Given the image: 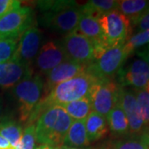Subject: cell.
<instances>
[{
	"label": "cell",
	"instance_id": "obj_1",
	"mask_svg": "<svg viewBox=\"0 0 149 149\" xmlns=\"http://www.w3.org/2000/svg\"><path fill=\"white\" fill-rule=\"evenodd\" d=\"M98 80V77L86 69L84 73L55 86L33 109L26 125L34 123L42 112L50 107H61L70 102L88 97L91 87Z\"/></svg>",
	"mask_w": 149,
	"mask_h": 149
},
{
	"label": "cell",
	"instance_id": "obj_24",
	"mask_svg": "<svg viewBox=\"0 0 149 149\" xmlns=\"http://www.w3.org/2000/svg\"><path fill=\"white\" fill-rule=\"evenodd\" d=\"M19 38L0 37V63H4L14 58Z\"/></svg>",
	"mask_w": 149,
	"mask_h": 149
},
{
	"label": "cell",
	"instance_id": "obj_14",
	"mask_svg": "<svg viewBox=\"0 0 149 149\" xmlns=\"http://www.w3.org/2000/svg\"><path fill=\"white\" fill-rule=\"evenodd\" d=\"M119 85L133 86L134 89H143L149 81V65L142 59L135 60L126 69L118 73Z\"/></svg>",
	"mask_w": 149,
	"mask_h": 149
},
{
	"label": "cell",
	"instance_id": "obj_13",
	"mask_svg": "<svg viewBox=\"0 0 149 149\" xmlns=\"http://www.w3.org/2000/svg\"><path fill=\"white\" fill-rule=\"evenodd\" d=\"M119 103L128 119L129 134L138 135L143 130L145 124L133 90H126L122 87Z\"/></svg>",
	"mask_w": 149,
	"mask_h": 149
},
{
	"label": "cell",
	"instance_id": "obj_31",
	"mask_svg": "<svg viewBox=\"0 0 149 149\" xmlns=\"http://www.w3.org/2000/svg\"><path fill=\"white\" fill-rule=\"evenodd\" d=\"M138 55L142 58V60L145 61L149 65V44L143 50L138 52Z\"/></svg>",
	"mask_w": 149,
	"mask_h": 149
},
{
	"label": "cell",
	"instance_id": "obj_37",
	"mask_svg": "<svg viewBox=\"0 0 149 149\" xmlns=\"http://www.w3.org/2000/svg\"><path fill=\"white\" fill-rule=\"evenodd\" d=\"M0 149H14V148H13V147H10V148H0Z\"/></svg>",
	"mask_w": 149,
	"mask_h": 149
},
{
	"label": "cell",
	"instance_id": "obj_18",
	"mask_svg": "<svg viewBox=\"0 0 149 149\" xmlns=\"http://www.w3.org/2000/svg\"><path fill=\"white\" fill-rule=\"evenodd\" d=\"M91 144L87 138L85 120H74L65 135L64 145L70 148H82Z\"/></svg>",
	"mask_w": 149,
	"mask_h": 149
},
{
	"label": "cell",
	"instance_id": "obj_22",
	"mask_svg": "<svg viewBox=\"0 0 149 149\" xmlns=\"http://www.w3.org/2000/svg\"><path fill=\"white\" fill-rule=\"evenodd\" d=\"M61 108L74 120H85L92 110L91 100L88 97L70 102L62 105Z\"/></svg>",
	"mask_w": 149,
	"mask_h": 149
},
{
	"label": "cell",
	"instance_id": "obj_3",
	"mask_svg": "<svg viewBox=\"0 0 149 149\" xmlns=\"http://www.w3.org/2000/svg\"><path fill=\"white\" fill-rule=\"evenodd\" d=\"M44 80L38 74H31L12 88L18 104L19 120L27 124L33 109L40 103L44 94Z\"/></svg>",
	"mask_w": 149,
	"mask_h": 149
},
{
	"label": "cell",
	"instance_id": "obj_26",
	"mask_svg": "<svg viewBox=\"0 0 149 149\" xmlns=\"http://www.w3.org/2000/svg\"><path fill=\"white\" fill-rule=\"evenodd\" d=\"M145 126L149 125V93L144 89H133Z\"/></svg>",
	"mask_w": 149,
	"mask_h": 149
},
{
	"label": "cell",
	"instance_id": "obj_27",
	"mask_svg": "<svg viewBox=\"0 0 149 149\" xmlns=\"http://www.w3.org/2000/svg\"><path fill=\"white\" fill-rule=\"evenodd\" d=\"M74 1H39L37 2V6L41 11L46 13H56L58 11L63 10L67 8L76 5Z\"/></svg>",
	"mask_w": 149,
	"mask_h": 149
},
{
	"label": "cell",
	"instance_id": "obj_28",
	"mask_svg": "<svg viewBox=\"0 0 149 149\" xmlns=\"http://www.w3.org/2000/svg\"><path fill=\"white\" fill-rule=\"evenodd\" d=\"M149 44V30L139 32L137 34L129 37L127 42L125 43V47L128 51L132 53L137 48Z\"/></svg>",
	"mask_w": 149,
	"mask_h": 149
},
{
	"label": "cell",
	"instance_id": "obj_30",
	"mask_svg": "<svg viewBox=\"0 0 149 149\" xmlns=\"http://www.w3.org/2000/svg\"><path fill=\"white\" fill-rule=\"evenodd\" d=\"M131 26L137 27L139 32L149 30V8L136 21L131 23Z\"/></svg>",
	"mask_w": 149,
	"mask_h": 149
},
{
	"label": "cell",
	"instance_id": "obj_10",
	"mask_svg": "<svg viewBox=\"0 0 149 149\" xmlns=\"http://www.w3.org/2000/svg\"><path fill=\"white\" fill-rule=\"evenodd\" d=\"M42 39V33L38 27L33 26L27 29L19 38L13 59L31 66L41 48Z\"/></svg>",
	"mask_w": 149,
	"mask_h": 149
},
{
	"label": "cell",
	"instance_id": "obj_17",
	"mask_svg": "<svg viewBox=\"0 0 149 149\" xmlns=\"http://www.w3.org/2000/svg\"><path fill=\"white\" fill-rule=\"evenodd\" d=\"M85 123L87 138L90 143L104 138L109 131L106 118L96 112H91L85 119Z\"/></svg>",
	"mask_w": 149,
	"mask_h": 149
},
{
	"label": "cell",
	"instance_id": "obj_38",
	"mask_svg": "<svg viewBox=\"0 0 149 149\" xmlns=\"http://www.w3.org/2000/svg\"><path fill=\"white\" fill-rule=\"evenodd\" d=\"M51 149H60V148H51Z\"/></svg>",
	"mask_w": 149,
	"mask_h": 149
},
{
	"label": "cell",
	"instance_id": "obj_15",
	"mask_svg": "<svg viewBox=\"0 0 149 149\" xmlns=\"http://www.w3.org/2000/svg\"><path fill=\"white\" fill-rule=\"evenodd\" d=\"M32 73V66L23 64L15 59L0 63V87L13 88Z\"/></svg>",
	"mask_w": 149,
	"mask_h": 149
},
{
	"label": "cell",
	"instance_id": "obj_29",
	"mask_svg": "<svg viewBox=\"0 0 149 149\" xmlns=\"http://www.w3.org/2000/svg\"><path fill=\"white\" fill-rule=\"evenodd\" d=\"M22 7L19 0H0V17Z\"/></svg>",
	"mask_w": 149,
	"mask_h": 149
},
{
	"label": "cell",
	"instance_id": "obj_36",
	"mask_svg": "<svg viewBox=\"0 0 149 149\" xmlns=\"http://www.w3.org/2000/svg\"><path fill=\"white\" fill-rule=\"evenodd\" d=\"M143 89L145 90V91H147L148 93H149V81H148V84L146 85V86L144 87Z\"/></svg>",
	"mask_w": 149,
	"mask_h": 149
},
{
	"label": "cell",
	"instance_id": "obj_5",
	"mask_svg": "<svg viewBox=\"0 0 149 149\" xmlns=\"http://www.w3.org/2000/svg\"><path fill=\"white\" fill-rule=\"evenodd\" d=\"M104 41L109 47L123 45L132 33L131 22L118 10L103 14L98 18Z\"/></svg>",
	"mask_w": 149,
	"mask_h": 149
},
{
	"label": "cell",
	"instance_id": "obj_19",
	"mask_svg": "<svg viewBox=\"0 0 149 149\" xmlns=\"http://www.w3.org/2000/svg\"><path fill=\"white\" fill-rule=\"evenodd\" d=\"M109 129L115 136L129 134V126L127 117L118 102L106 117Z\"/></svg>",
	"mask_w": 149,
	"mask_h": 149
},
{
	"label": "cell",
	"instance_id": "obj_8",
	"mask_svg": "<svg viewBox=\"0 0 149 149\" xmlns=\"http://www.w3.org/2000/svg\"><path fill=\"white\" fill-rule=\"evenodd\" d=\"M60 44L69 60L86 65L95 60L92 42L76 30L66 34Z\"/></svg>",
	"mask_w": 149,
	"mask_h": 149
},
{
	"label": "cell",
	"instance_id": "obj_9",
	"mask_svg": "<svg viewBox=\"0 0 149 149\" xmlns=\"http://www.w3.org/2000/svg\"><path fill=\"white\" fill-rule=\"evenodd\" d=\"M82 12L79 6L74 5L56 13H46L42 17V24L62 33H70L78 27Z\"/></svg>",
	"mask_w": 149,
	"mask_h": 149
},
{
	"label": "cell",
	"instance_id": "obj_23",
	"mask_svg": "<svg viewBox=\"0 0 149 149\" xmlns=\"http://www.w3.org/2000/svg\"><path fill=\"white\" fill-rule=\"evenodd\" d=\"M111 149H149V143L138 134L111 143Z\"/></svg>",
	"mask_w": 149,
	"mask_h": 149
},
{
	"label": "cell",
	"instance_id": "obj_16",
	"mask_svg": "<svg viewBox=\"0 0 149 149\" xmlns=\"http://www.w3.org/2000/svg\"><path fill=\"white\" fill-rule=\"evenodd\" d=\"M75 30L87 37L92 42L94 47H109L104 41V34L98 18L82 13L78 27Z\"/></svg>",
	"mask_w": 149,
	"mask_h": 149
},
{
	"label": "cell",
	"instance_id": "obj_34",
	"mask_svg": "<svg viewBox=\"0 0 149 149\" xmlns=\"http://www.w3.org/2000/svg\"><path fill=\"white\" fill-rule=\"evenodd\" d=\"M60 149H97L95 148H70V147H68V146H65V145H63L61 146Z\"/></svg>",
	"mask_w": 149,
	"mask_h": 149
},
{
	"label": "cell",
	"instance_id": "obj_21",
	"mask_svg": "<svg viewBox=\"0 0 149 149\" xmlns=\"http://www.w3.org/2000/svg\"><path fill=\"white\" fill-rule=\"evenodd\" d=\"M23 127L21 122L7 117L0 123V136L8 141L11 147L14 148L21 139Z\"/></svg>",
	"mask_w": 149,
	"mask_h": 149
},
{
	"label": "cell",
	"instance_id": "obj_11",
	"mask_svg": "<svg viewBox=\"0 0 149 149\" xmlns=\"http://www.w3.org/2000/svg\"><path fill=\"white\" fill-rule=\"evenodd\" d=\"M87 66L88 65H86L80 64L69 59L56 66L47 74H46L47 77L46 80L44 81L43 97L47 95L55 86L85 72Z\"/></svg>",
	"mask_w": 149,
	"mask_h": 149
},
{
	"label": "cell",
	"instance_id": "obj_25",
	"mask_svg": "<svg viewBox=\"0 0 149 149\" xmlns=\"http://www.w3.org/2000/svg\"><path fill=\"white\" fill-rule=\"evenodd\" d=\"M37 142L36 126L34 123L27 124L23 129V133L14 149H34Z\"/></svg>",
	"mask_w": 149,
	"mask_h": 149
},
{
	"label": "cell",
	"instance_id": "obj_33",
	"mask_svg": "<svg viewBox=\"0 0 149 149\" xmlns=\"http://www.w3.org/2000/svg\"><path fill=\"white\" fill-rule=\"evenodd\" d=\"M10 147L11 145L8 143V141L6 140L4 138H3L2 136H0V148H8Z\"/></svg>",
	"mask_w": 149,
	"mask_h": 149
},
{
	"label": "cell",
	"instance_id": "obj_2",
	"mask_svg": "<svg viewBox=\"0 0 149 149\" xmlns=\"http://www.w3.org/2000/svg\"><path fill=\"white\" fill-rule=\"evenodd\" d=\"M72 122V118L61 107L53 106L45 109L35 125L37 142L52 148H61Z\"/></svg>",
	"mask_w": 149,
	"mask_h": 149
},
{
	"label": "cell",
	"instance_id": "obj_20",
	"mask_svg": "<svg viewBox=\"0 0 149 149\" xmlns=\"http://www.w3.org/2000/svg\"><path fill=\"white\" fill-rule=\"evenodd\" d=\"M149 8L148 0H121L118 1L117 10L127 17L131 23L135 22Z\"/></svg>",
	"mask_w": 149,
	"mask_h": 149
},
{
	"label": "cell",
	"instance_id": "obj_6",
	"mask_svg": "<svg viewBox=\"0 0 149 149\" xmlns=\"http://www.w3.org/2000/svg\"><path fill=\"white\" fill-rule=\"evenodd\" d=\"M130 54L125 44L107 48L100 57L87 66V70L99 79H112L122 69Z\"/></svg>",
	"mask_w": 149,
	"mask_h": 149
},
{
	"label": "cell",
	"instance_id": "obj_35",
	"mask_svg": "<svg viewBox=\"0 0 149 149\" xmlns=\"http://www.w3.org/2000/svg\"><path fill=\"white\" fill-rule=\"evenodd\" d=\"M35 149H51V147H49L48 145H39L37 148Z\"/></svg>",
	"mask_w": 149,
	"mask_h": 149
},
{
	"label": "cell",
	"instance_id": "obj_32",
	"mask_svg": "<svg viewBox=\"0 0 149 149\" xmlns=\"http://www.w3.org/2000/svg\"><path fill=\"white\" fill-rule=\"evenodd\" d=\"M5 109H4V101L3 99L0 96V123L2 122L7 116H5Z\"/></svg>",
	"mask_w": 149,
	"mask_h": 149
},
{
	"label": "cell",
	"instance_id": "obj_12",
	"mask_svg": "<svg viewBox=\"0 0 149 149\" xmlns=\"http://www.w3.org/2000/svg\"><path fill=\"white\" fill-rule=\"evenodd\" d=\"M65 60L68 58L61 44L51 41L41 47L33 62L41 73L47 74Z\"/></svg>",
	"mask_w": 149,
	"mask_h": 149
},
{
	"label": "cell",
	"instance_id": "obj_4",
	"mask_svg": "<svg viewBox=\"0 0 149 149\" xmlns=\"http://www.w3.org/2000/svg\"><path fill=\"white\" fill-rule=\"evenodd\" d=\"M121 90L122 86L112 79H99L88 95L93 111L106 118L119 102Z\"/></svg>",
	"mask_w": 149,
	"mask_h": 149
},
{
	"label": "cell",
	"instance_id": "obj_7",
	"mask_svg": "<svg viewBox=\"0 0 149 149\" xmlns=\"http://www.w3.org/2000/svg\"><path fill=\"white\" fill-rule=\"evenodd\" d=\"M35 14L30 7H21L0 17V37L20 38L34 26Z\"/></svg>",
	"mask_w": 149,
	"mask_h": 149
}]
</instances>
